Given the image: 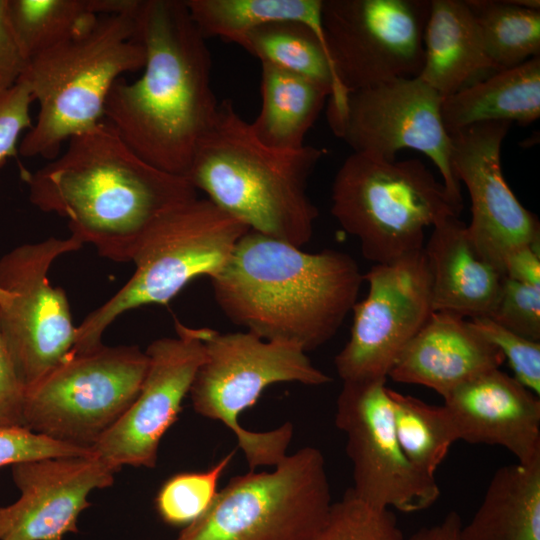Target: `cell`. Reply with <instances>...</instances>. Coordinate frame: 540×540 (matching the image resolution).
<instances>
[{
    "mask_svg": "<svg viewBox=\"0 0 540 540\" xmlns=\"http://www.w3.org/2000/svg\"><path fill=\"white\" fill-rule=\"evenodd\" d=\"M23 180L35 207L65 218L71 236L115 262H131L159 217L197 197L186 177L144 161L106 120Z\"/></svg>",
    "mask_w": 540,
    "mask_h": 540,
    "instance_id": "obj_1",
    "label": "cell"
},
{
    "mask_svg": "<svg viewBox=\"0 0 540 540\" xmlns=\"http://www.w3.org/2000/svg\"><path fill=\"white\" fill-rule=\"evenodd\" d=\"M135 37L146 53L143 73L115 82L104 117L144 161L186 177L218 106L206 38L184 0H141Z\"/></svg>",
    "mask_w": 540,
    "mask_h": 540,
    "instance_id": "obj_2",
    "label": "cell"
},
{
    "mask_svg": "<svg viewBox=\"0 0 540 540\" xmlns=\"http://www.w3.org/2000/svg\"><path fill=\"white\" fill-rule=\"evenodd\" d=\"M363 281L345 252L310 253L249 230L211 285L229 321L264 340L308 352L335 336Z\"/></svg>",
    "mask_w": 540,
    "mask_h": 540,
    "instance_id": "obj_3",
    "label": "cell"
},
{
    "mask_svg": "<svg viewBox=\"0 0 540 540\" xmlns=\"http://www.w3.org/2000/svg\"><path fill=\"white\" fill-rule=\"evenodd\" d=\"M324 153L309 145L285 150L265 144L226 99L218 103L186 178L250 230L302 248L319 214L307 183Z\"/></svg>",
    "mask_w": 540,
    "mask_h": 540,
    "instance_id": "obj_4",
    "label": "cell"
},
{
    "mask_svg": "<svg viewBox=\"0 0 540 540\" xmlns=\"http://www.w3.org/2000/svg\"><path fill=\"white\" fill-rule=\"evenodd\" d=\"M137 10L98 16L81 33L27 61L18 80L39 111L18 144L21 156L52 160L63 143L103 120L115 82L145 65V49L135 37Z\"/></svg>",
    "mask_w": 540,
    "mask_h": 540,
    "instance_id": "obj_5",
    "label": "cell"
},
{
    "mask_svg": "<svg viewBox=\"0 0 540 540\" xmlns=\"http://www.w3.org/2000/svg\"><path fill=\"white\" fill-rule=\"evenodd\" d=\"M249 230L209 199L196 197L163 214L142 237L130 279L77 326L73 351L102 343L104 331L121 314L165 305L195 278L217 276Z\"/></svg>",
    "mask_w": 540,
    "mask_h": 540,
    "instance_id": "obj_6",
    "label": "cell"
},
{
    "mask_svg": "<svg viewBox=\"0 0 540 540\" xmlns=\"http://www.w3.org/2000/svg\"><path fill=\"white\" fill-rule=\"evenodd\" d=\"M462 208L417 158L391 161L352 153L331 189V214L374 264L422 250L425 229L459 217Z\"/></svg>",
    "mask_w": 540,
    "mask_h": 540,
    "instance_id": "obj_7",
    "label": "cell"
},
{
    "mask_svg": "<svg viewBox=\"0 0 540 540\" xmlns=\"http://www.w3.org/2000/svg\"><path fill=\"white\" fill-rule=\"evenodd\" d=\"M204 343L205 358L189 391L193 409L233 432L250 470L275 466L287 455L293 425L287 422L271 431L255 432L241 426L240 415L270 385L320 386L332 379L292 343L267 341L248 331L220 333L210 328Z\"/></svg>",
    "mask_w": 540,
    "mask_h": 540,
    "instance_id": "obj_8",
    "label": "cell"
},
{
    "mask_svg": "<svg viewBox=\"0 0 540 540\" xmlns=\"http://www.w3.org/2000/svg\"><path fill=\"white\" fill-rule=\"evenodd\" d=\"M332 506L321 451L304 447L271 472L232 478L175 540H310Z\"/></svg>",
    "mask_w": 540,
    "mask_h": 540,
    "instance_id": "obj_9",
    "label": "cell"
},
{
    "mask_svg": "<svg viewBox=\"0 0 540 540\" xmlns=\"http://www.w3.org/2000/svg\"><path fill=\"white\" fill-rule=\"evenodd\" d=\"M147 368L134 345L72 351L26 389L24 427L91 451L134 402Z\"/></svg>",
    "mask_w": 540,
    "mask_h": 540,
    "instance_id": "obj_10",
    "label": "cell"
},
{
    "mask_svg": "<svg viewBox=\"0 0 540 540\" xmlns=\"http://www.w3.org/2000/svg\"><path fill=\"white\" fill-rule=\"evenodd\" d=\"M82 246L71 235L49 237L0 259V334L26 389L74 349L77 326L66 292L50 284L48 272L58 257Z\"/></svg>",
    "mask_w": 540,
    "mask_h": 540,
    "instance_id": "obj_11",
    "label": "cell"
},
{
    "mask_svg": "<svg viewBox=\"0 0 540 540\" xmlns=\"http://www.w3.org/2000/svg\"><path fill=\"white\" fill-rule=\"evenodd\" d=\"M431 0H323L325 40L341 90L418 77Z\"/></svg>",
    "mask_w": 540,
    "mask_h": 540,
    "instance_id": "obj_12",
    "label": "cell"
},
{
    "mask_svg": "<svg viewBox=\"0 0 540 540\" xmlns=\"http://www.w3.org/2000/svg\"><path fill=\"white\" fill-rule=\"evenodd\" d=\"M441 103L442 97L419 77L402 78L350 91L343 104L327 109L326 115L332 132L353 153L391 161L403 149L426 155L452 200L463 207Z\"/></svg>",
    "mask_w": 540,
    "mask_h": 540,
    "instance_id": "obj_13",
    "label": "cell"
},
{
    "mask_svg": "<svg viewBox=\"0 0 540 540\" xmlns=\"http://www.w3.org/2000/svg\"><path fill=\"white\" fill-rule=\"evenodd\" d=\"M363 279L368 293L353 306L350 337L334 359L342 382L386 380L433 312L431 275L423 249L374 264Z\"/></svg>",
    "mask_w": 540,
    "mask_h": 540,
    "instance_id": "obj_14",
    "label": "cell"
},
{
    "mask_svg": "<svg viewBox=\"0 0 540 540\" xmlns=\"http://www.w3.org/2000/svg\"><path fill=\"white\" fill-rule=\"evenodd\" d=\"M335 424L347 438L353 467L351 490L360 500L411 513L439 498L435 476L417 469L399 444L386 380L343 382Z\"/></svg>",
    "mask_w": 540,
    "mask_h": 540,
    "instance_id": "obj_15",
    "label": "cell"
},
{
    "mask_svg": "<svg viewBox=\"0 0 540 540\" xmlns=\"http://www.w3.org/2000/svg\"><path fill=\"white\" fill-rule=\"evenodd\" d=\"M207 327L175 320L176 336L152 341L139 394L91 452L116 472L123 466L154 468L160 441L176 422L198 368L205 358Z\"/></svg>",
    "mask_w": 540,
    "mask_h": 540,
    "instance_id": "obj_16",
    "label": "cell"
},
{
    "mask_svg": "<svg viewBox=\"0 0 540 540\" xmlns=\"http://www.w3.org/2000/svg\"><path fill=\"white\" fill-rule=\"evenodd\" d=\"M510 127L485 122L449 134L452 169L471 200L468 232L480 254L503 274L510 254L540 244L537 216L518 201L502 173L501 146Z\"/></svg>",
    "mask_w": 540,
    "mask_h": 540,
    "instance_id": "obj_17",
    "label": "cell"
},
{
    "mask_svg": "<svg viewBox=\"0 0 540 540\" xmlns=\"http://www.w3.org/2000/svg\"><path fill=\"white\" fill-rule=\"evenodd\" d=\"M116 471L92 452L11 466L20 497L0 506V540H63L78 532L89 494L110 487Z\"/></svg>",
    "mask_w": 540,
    "mask_h": 540,
    "instance_id": "obj_18",
    "label": "cell"
},
{
    "mask_svg": "<svg viewBox=\"0 0 540 540\" xmlns=\"http://www.w3.org/2000/svg\"><path fill=\"white\" fill-rule=\"evenodd\" d=\"M459 440L506 448L517 463H540V398L499 368L486 371L444 398Z\"/></svg>",
    "mask_w": 540,
    "mask_h": 540,
    "instance_id": "obj_19",
    "label": "cell"
},
{
    "mask_svg": "<svg viewBox=\"0 0 540 540\" xmlns=\"http://www.w3.org/2000/svg\"><path fill=\"white\" fill-rule=\"evenodd\" d=\"M504 360L501 351L469 320L433 311L388 377L398 383L425 386L444 398L474 377L499 368Z\"/></svg>",
    "mask_w": 540,
    "mask_h": 540,
    "instance_id": "obj_20",
    "label": "cell"
},
{
    "mask_svg": "<svg viewBox=\"0 0 540 540\" xmlns=\"http://www.w3.org/2000/svg\"><path fill=\"white\" fill-rule=\"evenodd\" d=\"M424 245L433 311L471 319L490 317L500 298L504 274L478 251L467 224L448 217L432 227Z\"/></svg>",
    "mask_w": 540,
    "mask_h": 540,
    "instance_id": "obj_21",
    "label": "cell"
},
{
    "mask_svg": "<svg viewBox=\"0 0 540 540\" xmlns=\"http://www.w3.org/2000/svg\"><path fill=\"white\" fill-rule=\"evenodd\" d=\"M419 78L442 98L500 69L489 57L465 0H431Z\"/></svg>",
    "mask_w": 540,
    "mask_h": 540,
    "instance_id": "obj_22",
    "label": "cell"
},
{
    "mask_svg": "<svg viewBox=\"0 0 540 540\" xmlns=\"http://www.w3.org/2000/svg\"><path fill=\"white\" fill-rule=\"evenodd\" d=\"M441 116L448 134L485 122L530 125L540 116V56L442 98Z\"/></svg>",
    "mask_w": 540,
    "mask_h": 540,
    "instance_id": "obj_23",
    "label": "cell"
},
{
    "mask_svg": "<svg viewBox=\"0 0 540 540\" xmlns=\"http://www.w3.org/2000/svg\"><path fill=\"white\" fill-rule=\"evenodd\" d=\"M460 540H540V463L503 466L491 478Z\"/></svg>",
    "mask_w": 540,
    "mask_h": 540,
    "instance_id": "obj_24",
    "label": "cell"
},
{
    "mask_svg": "<svg viewBox=\"0 0 540 540\" xmlns=\"http://www.w3.org/2000/svg\"><path fill=\"white\" fill-rule=\"evenodd\" d=\"M331 94L312 79L261 63V108L251 127L269 146L300 149Z\"/></svg>",
    "mask_w": 540,
    "mask_h": 540,
    "instance_id": "obj_25",
    "label": "cell"
},
{
    "mask_svg": "<svg viewBox=\"0 0 540 540\" xmlns=\"http://www.w3.org/2000/svg\"><path fill=\"white\" fill-rule=\"evenodd\" d=\"M237 45L277 68L307 77L331 89L327 108H339L347 94L337 81L325 36L292 21L259 26L242 36Z\"/></svg>",
    "mask_w": 540,
    "mask_h": 540,
    "instance_id": "obj_26",
    "label": "cell"
},
{
    "mask_svg": "<svg viewBox=\"0 0 540 540\" xmlns=\"http://www.w3.org/2000/svg\"><path fill=\"white\" fill-rule=\"evenodd\" d=\"M207 39L237 43L247 32L273 22L302 23L324 35L323 0H184Z\"/></svg>",
    "mask_w": 540,
    "mask_h": 540,
    "instance_id": "obj_27",
    "label": "cell"
},
{
    "mask_svg": "<svg viewBox=\"0 0 540 540\" xmlns=\"http://www.w3.org/2000/svg\"><path fill=\"white\" fill-rule=\"evenodd\" d=\"M7 12L26 63L81 33L99 16L96 0H7Z\"/></svg>",
    "mask_w": 540,
    "mask_h": 540,
    "instance_id": "obj_28",
    "label": "cell"
},
{
    "mask_svg": "<svg viewBox=\"0 0 540 540\" xmlns=\"http://www.w3.org/2000/svg\"><path fill=\"white\" fill-rule=\"evenodd\" d=\"M396 436L408 460L420 471L435 476L452 444L459 440L444 405L428 404L388 388Z\"/></svg>",
    "mask_w": 540,
    "mask_h": 540,
    "instance_id": "obj_29",
    "label": "cell"
},
{
    "mask_svg": "<svg viewBox=\"0 0 540 540\" xmlns=\"http://www.w3.org/2000/svg\"><path fill=\"white\" fill-rule=\"evenodd\" d=\"M485 49L497 65L508 69L540 56V10L511 0H465Z\"/></svg>",
    "mask_w": 540,
    "mask_h": 540,
    "instance_id": "obj_30",
    "label": "cell"
},
{
    "mask_svg": "<svg viewBox=\"0 0 540 540\" xmlns=\"http://www.w3.org/2000/svg\"><path fill=\"white\" fill-rule=\"evenodd\" d=\"M234 454L233 450L205 471L181 472L168 478L155 497L160 519L182 529L202 517L213 504L218 481Z\"/></svg>",
    "mask_w": 540,
    "mask_h": 540,
    "instance_id": "obj_31",
    "label": "cell"
},
{
    "mask_svg": "<svg viewBox=\"0 0 540 540\" xmlns=\"http://www.w3.org/2000/svg\"><path fill=\"white\" fill-rule=\"evenodd\" d=\"M310 540H405L393 510L372 506L350 489L332 503L329 514Z\"/></svg>",
    "mask_w": 540,
    "mask_h": 540,
    "instance_id": "obj_32",
    "label": "cell"
},
{
    "mask_svg": "<svg viewBox=\"0 0 540 540\" xmlns=\"http://www.w3.org/2000/svg\"><path fill=\"white\" fill-rule=\"evenodd\" d=\"M491 341L508 361L513 377L536 395H540V341L522 337L489 317L469 320Z\"/></svg>",
    "mask_w": 540,
    "mask_h": 540,
    "instance_id": "obj_33",
    "label": "cell"
},
{
    "mask_svg": "<svg viewBox=\"0 0 540 540\" xmlns=\"http://www.w3.org/2000/svg\"><path fill=\"white\" fill-rule=\"evenodd\" d=\"M489 318L522 337L540 341V285L505 277L498 304Z\"/></svg>",
    "mask_w": 540,
    "mask_h": 540,
    "instance_id": "obj_34",
    "label": "cell"
},
{
    "mask_svg": "<svg viewBox=\"0 0 540 540\" xmlns=\"http://www.w3.org/2000/svg\"><path fill=\"white\" fill-rule=\"evenodd\" d=\"M90 453V450L55 441L25 427L0 429V467L43 458Z\"/></svg>",
    "mask_w": 540,
    "mask_h": 540,
    "instance_id": "obj_35",
    "label": "cell"
},
{
    "mask_svg": "<svg viewBox=\"0 0 540 540\" xmlns=\"http://www.w3.org/2000/svg\"><path fill=\"white\" fill-rule=\"evenodd\" d=\"M33 101L28 86L20 80L0 92V166L18 153L21 133L32 127L30 105Z\"/></svg>",
    "mask_w": 540,
    "mask_h": 540,
    "instance_id": "obj_36",
    "label": "cell"
},
{
    "mask_svg": "<svg viewBox=\"0 0 540 540\" xmlns=\"http://www.w3.org/2000/svg\"><path fill=\"white\" fill-rule=\"evenodd\" d=\"M26 387L0 334V429L24 427Z\"/></svg>",
    "mask_w": 540,
    "mask_h": 540,
    "instance_id": "obj_37",
    "label": "cell"
},
{
    "mask_svg": "<svg viewBox=\"0 0 540 540\" xmlns=\"http://www.w3.org/2000/svg\"><path fill=\"white\" fill-rule=\"evenodd\" d=\"M25 66L9 22L7 0H0V92L15 85Z\"/></svg>",
    "mask_w": 540,
    "mask_h": 540,
    "instance_id": "obj_38",
    "label": "cell"
},
{
    "mask_svg": "<svg viewBox=\"0 0 540 540\" xmlns=\"http://www.w3.org/2000/svg\"><path fill=\"white\" fill-rule=\"evenodd\" d=\"M504 275L519 282L540 285L539 246L522 247L510 254L505 261Z\"/></svg>",
    "mask_w": 540,
    "mask_h": 540,
    "instance_id": "obj_39",
    "label": "cell"
},
{
    "mask_svg": "<svg viewBox=\"0 0 540 540\" xmlns=\"http://www.w3.org/2000/svg\"><path fill=\"white\" fill-rule=\"evenodd\" d=\"M461 526L459 514L451 511L440 523L419 529L408 540H460Z\"/></svg>",
    "mask_w": 540,
    "mask_h": 540,
    "instance_id": "obj_40",
    "label": "cell"
}]
</instances>
